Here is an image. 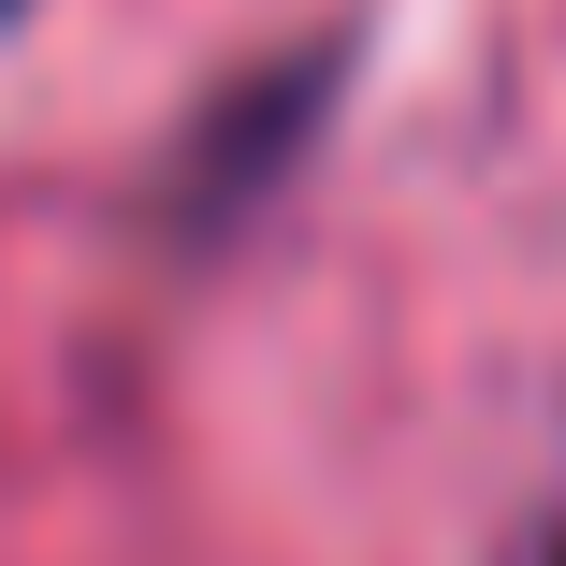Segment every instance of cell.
I'll return each instance as SVG.
<instances>
[{
  "instance_id": "obj_1",
  "label": "cell",
  "mask_w": 566,
  "mask_h": 566,
  "mask_svg": "<svg viewBox=\"0 0 566 566\" xmlns=\"http://www.w3.org/2000/svg\"><path fill=\"white\" fill-rule=\"evenodd\" d=\"M552 566H566V537H552Z\"/></svg>"
}]
</instances>
